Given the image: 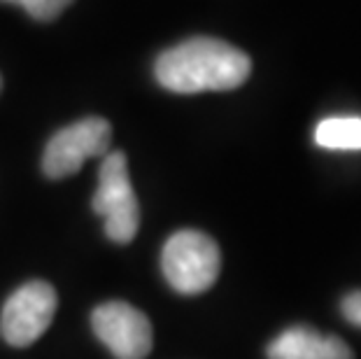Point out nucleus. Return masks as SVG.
Listing matches in <instances>:
<instances>
[{"label": "nucleus", "mask_w": 361, "mask_h": 359, "mask_svg": "<svg viewBox=\"0 0 361 359\" xmlns=\"http://www.w3.org/2000/svg\"><path fill=\"white\" fill-rule=\"evenodd\" d=\"M250 56L217 37H191L166 49L154 63V78L173 94L231 91L247 82Z\"/></svg>", "instance_id": "nucleus-1"}, {"label": "nucleus", "mask_w": 361, "mask_h": 359, "mask_svg": "<svg viewBox=\"0 0 361 359\" xmlns=\"http://www.w3.org/2000/svg\"><path fill=\"white\" fill-rule=\"evenodd\" d=\"M161 271L175 292L201 294L219 278V245L203 231L182 229L166 241L161 252Z\"/></svg>", "instance_id": "nucleus-2"}, {"label": "nucleus", "mask_w": 361, "mask_h": 359, "mask_svg": "<svg viewBox=\"0 0 361 359\" xmlns=\"http://www.w3.org/2000/svg\"><path fill=\"white\" fill-rule=\"evenodd\" d=\"M96 215L105 219V236L126 245L140 229V203L130 187L128 164L121 152H107L98 171V189L91 201Z\"/></svg>", "instance_id": "nucleus-3"}, {"label": "nucleus", "mask_w": 361, "mask_h": 359, "mask_svg": "<svg viewBox=\"0 0 361 359\" xmlns=\"http://www.w3.org/2000/svg\"><path fill=\"white\" fill-rule=\"evenodd\" d=\"M112 126L103 117H87L61 128L49 138L42 154V171L51 180L71 178L87 159L110 152Z\"/></svg>", "instance_id": "nucleus-4"}, {"label": "nucleus", "mask_w": 361, "mask_h": 359, "mask_svg": "<svg viewBox=\"0 0 361 359\" xmlns=\"http://www.w3.org/2000/svg\"><path fill=\"white\" fill-rule=\"evenodd\" d=\"M56 305V292L49 282H24L3 305V315H0L3 339L14 348H26L35 343L49 329Z\"/></svg>", "instance_id": "nucleus-5"}, {"label": "nucleus", "mask_w": 361, "mask_h": 359, "mask_svg": "<svg viewBox=\"0 0 361 359\" xmlns=\"http://www.w3.org/2000/svg\"><path fill=\"white\" fill-rule=\"evenodd\" d=\"M98 341L117 359H145L152 353V324L145 312L124 301L101 303L91 312Z\"/></svg>", "instance_id": "nucleus-6"}, {"label": "nucleus", "mask_w": 361, "mask_h": 359, "mask_svg": "<svg viewBox=\"0 0 361 359\" xmlns=\"http://www.w3.org/2000/svg\"><path fill=\"white\" fill-rule=\"evenodd\" d=\"M268 359H355L350 346L338 336L319 334L312 327H289L268 343Z\"/></svg>", "instance_id": "nucleus-7"}, {"label": "nucleus", "mask_w": 361, "mask_h": 359, "mask_svg": "<svg viewBox=\"0 0 361 359\" xmlns=\"http://www.w3.org/2000/svg\"><path fill=\"white\" fill-rule=\"evenodd\" d=\"M314 142L324 150H361V117H329L314 128Z\"/></svg>", "instance_id": "nucleus-8"}, {"label": "nucleus", "mask_w": 361, "mask_h": 359, "mask_svg": "<svg viewBox=\"0 0 361 359\" xmlns=\"http://www.w3.org/2000/svg\"><path fill=\"white\" fill-rule=\"evenodd\" d=\"M3 3L21 5L30 17L37 21H51V19H56L73 0H3Z\"/></svg>", "instance_id": "nucleus-9"}, {"label": "nucleus", "mask_w": 361, "mask_h": 359, "mask_svg": "<svg viewBox=\"0 0 361 359\" xmlns=\"http://www.w3.org/2000/svg\"><path fill=\"white\" fill-rule=\"evenodd\" d=\"M341 312L350 324L361 327V289L359 292H350L343 296L341 301Z\"/></svg>", "instance_id": "nucleus-10"}, {"label": "nucleus", "mask_w": 361, "mask_h": 359, "mask_svg": "<svg viewBox=\"0 0 361 359\" xmlns=\"http://www.w3.org/2000/svg\"><path fill=\"white\" fill-rule=\"evenodd\" d=\"M0 87H3V82H0Z\"/></svg>", "instance_id": "nucleus-11"}]
</instances>
